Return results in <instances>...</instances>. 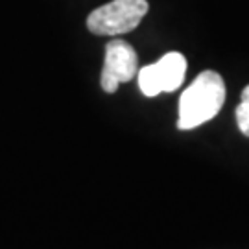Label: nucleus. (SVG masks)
Returning a JSON list of instances; mask_svg holds the SVG:
<instances>
[{
    "instance_id": "nucleus-4",
    "label": "nucleus",
    "mask_w": 249,
    "mask_h": 249,
    "mask_svg": "<svg viewBox=\"0 0 249 249\" xmlns=\"http://www.w3.org/2000/svg\"><path fill=\"white\" fill-rule=\"evenodd\" d=\"M155 71L159 76L160 90L162 92H174L181 87L187 74V59L179 52H168L155 63Z\"/></svg>"
},
{
    "instance_id": "nucleus-5",
    "label": "nucleus",
    "mask_w": 249,
    "mask_h": 249,
    "mask_svg": "<svg viewBox=\"0 0 249 249\" xmlns=\"http://www.w3.org/2000/svg\"><path fill=\"white\" fill-rule=\"evenodd\" d=\"M137 78H139V87L142 90L144 96H157L160 94V83H159V76H157V71H155V63L153 65H146L141 71L137 72Z\"/></svg>"
},
{
    "instance_id": "nucleus-3",
    "label": "nucleus",
    "mask_w": 249,
    "mask_h": 249,
    "mask_svg": "<svg viewBox=\"0 0 249 249\" xmlns=\"http://www.w3.org/2000/svg\"><path fill=\"white\" fill-rule=\"evenodd\" d=\"M139 72V57L135 48L125 41L115 39L106 46V61L102 71V89L113 94L120 83L133 80Z\"/></svg>"
},
{
    "instance_id": "nucleus-6",
    "label": "nucleus",
    "mask_w": 249,
    "mask_h": 249,
    "mask_svg": "<svg viewBox=\"0 0 249 249\" xmlns=\"http://www.w3.org/2000/svg\"><path fill=\"white\" fill-rule=\"evenodd\" d=\"M236 124L242 133L249 137V85L242 90V102L236 107Z\"/></svg>"
},
{
    "instance_id": "nucleus-2",
    "label": "nucleus",
    "mask_w": 249,
    "mask_h": 249,
    "mask_svg": "<svg viewBox=\"0 0 249 249\" xmlns=\"http://www.w3.org/2000/svg\"><path fill=\"white\" fill-rule=\"evenodd\" d=\"M148 11L146 0H111L90 11L87 28L96 36H120L141 24Z\"/></svg>"
},
{
    "instance_id": "nucleus-1",
    "label": "nucleus",
    "mask_w": 249,
    "mask_h": 249,
    "mask_svg": "<svg viewBox=\"0 0 249 249\" xmlns=\"http://www.w3.org/2000/svg\"><path fill=\"white\" fill-rule=\"evenodd\" d=\"M225 102V83L214 71H205L188 85L179 100L178 127L187 131L209 122Z\"/></svg>"
}]
</instances>
